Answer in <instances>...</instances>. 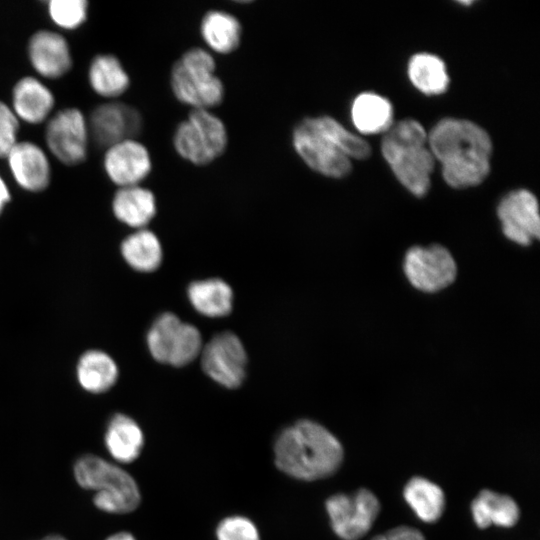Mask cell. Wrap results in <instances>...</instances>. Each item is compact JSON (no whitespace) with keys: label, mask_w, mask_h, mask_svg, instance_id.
I'll return each instance as SVG.
<instances>
[{"label":"cell","mask_w":540,"mask_h":540,"mask_svg":"<svg viewBox=\"0 0 540 540\" xmlns=\"http://www.w3.org/2000/svg\"><path fill=\"white\" fill-rule=\"evenodd\" d=\"M427 142L451 187H473L488 176L492 142L488 133L474 122L444 118L431 129Z\"/></svg>","instance_id":"cell-1"},{"label":"cell","mask_w":540,"mask_h":540,"mask_svg":"<svg viewBox=\"0 0 540 540\" xmlns=\"http://www.w3.org/2000/svg\"><path fill=\"white\" fill-rule=\"evenodd\" d=\"M275 464L296 479L314 481L333 475L344 459L341 442L324 426L304 419L284 429L274 445Z\"/></svg>","instance_id":"cell-2"},{"label":"cell","mask_w":540,"mask_h":540,"mask_svg":"<svg viewBox=\"0 0 540 540\" xmlns=\"http://www.w3.org/2000/svg\"><path fill=\"white\" fill-rule=\"evenodd\" d=\"M426 143L427 133L414 119L392 125L381 142L382 154L393 173L417 197L428 192L434 168V156Z\"/></svg>","instance_id":"cell-3"},{"label":"cell","mask_w":540,"mask_h":540,"mask_svg":"<svg viewBox=\"0 0 540 540\" xmlns=\"http://www.w3.org/2000/svg\"><path fill=\"white\" fill-rule=\"evenodd\" d=\"M73 473L84 489L93 490V503L101 511L123 514L135 510L141 499L133 477L120 466L96 455L77 459Z\"/></svg>","instance_id":"cell-4"},{"label":"cell","mask_w":540,"mask_h":540,"mask_svg":"<svg viewBox=\"0 0 540 540\" xmlns=\"http://www.w3.org/2000/svg\"><path fill=\"white\" fill-rule=\"evenodd\" d=\"M216 62L212 54L201 47L186 50L176 60L170 72L174 96L193 109L219 105L224 98V85L215 74Z\"/></svg>","instance_id":"cell-5"},{"label":"cell","mask_w":540,"mask_h":540,"mask_svg":"<svg viewBox=\"0 0 540 540\" xmlns=\"http://www.w3.org/2000/svg\"><path fill=\"white\" fill-rule=\"evenodd\" d=\"M228 144L223 121L206 109H193L173 134L176 152L195 165H206L218 158Z\"/></svg>","instance_id":"cell-6"},{"label":"cell","mask_w":540,"mask_h":540,"mask_svg":"<svg viewBox=\"0 0 540 540\" xmlns=\"http://www.w3.org/2000/svg\"><path fill=\"white\" fill-rule=\"evenodd\" d=\"M147 345L156 361L177 367L193 361L203 348L197 327L170 312L154 321L147 334Z\"/></svg>","instance_id":"cell-7"},{"label":"cell","mask_w":540,"mask_h":540,"mask_svg":"<svg viewBox=\"0 0 540 540\" xmlns=\"http://www.w3.org/2000/svg\"><path fill=\"white\" fill-rule=\"evenodd\" d=\"M325 508L334 533L342 540H359L376 521L381 504L377 496L367 488L351 494L337 493L325 502Z\"/></svg>","instance_id":"cell-8"},{"label":"cell","mask_w":540,"mask_h":540,"mask_svg":"<svg viewBox=\"0 0 540 540\" xmlns=\"http://www.w3.org/2000/svg\"><path fill=\"white\" fill-rule=\"evenodd\" d=\"M292 144L306 165L324 176L343 178L352 170L351 159L317 128L311 117L294 126Z\"/></svg>","instance_id":"cell-9"},{"label":"cell","mask_w":540,"mask_h":540,"mask_svg":"<svg viewBox=\"0 0 540 540\" xmlns=\"http://www.w3.org/2000/svg\"><path fill=\"white\" fill-rule=\"evenodd\" d=\"M404 272L418 290L433 293L449 286L457 274L456 262L443 246L410 248L404 259Z\"/></svg>","instance_id":"cell-10"},{"label":"cell","mask_w":540,"mask_h":540,"mask_svg":"<svg viewBox=\"0 0 540 540\" xmlns=\"http://www.w3.org/2000/svg\"><path fill=\"white\" fill-rule=\"evenodd\" d=\"M88 139L87 119L77 108L62 109L47 122V147L65 165H78L86 159Z\"/></svg>","instance_id":"cell-11"},{"label":"cell","mask_w":540,"mask_h":540,"mask_svg":"<svg viewBox=\"0 0 540 540\" xmlns=\"http://www.w3.org/2000/svg\"><path fill=\"white\" fill-rule=\"evenodd\" d=\"M203 371L215 382L226 388H237L246 375L247 354L232 332H222L212 337L201 351Z\"/></svg>","instance_id":"cell-12"},{"label":"cell","mask_w":540,"mask_h":540,"mask_svg":"<svg viewBox=\"0 0 540 540\" xmlns=\"http://www.w3.org/2000/svg\"><path fill=\"white\" fill-rule=\"evenodd\" d=\"M89 137L106 149L126 139H134L142 128L140 112L122 102H108L95 107L87 120Z\"/></svg>","instance_id":"cell-13"},{"label":"cell","mask_w":540,"mask_h":540,"mask_svg":"<svg viewBox=\"0 0 540 540\" xmlns=\"http://www.w3.org/2000/svg\"><path fill=\"white\" fill-rule=\"evenodd\" d=\"M497 215L504 235L511 241L528 246L540 235L538 202L525 189L508 193L497 207Z\"/></svg>","instance_id":"cell-14"},{"label":"cell","mask_w":540,"mask_h":540,"mask_svg":"<svg viewBox=\"0 0 540 540\" xmlns=\"http://www.w3.org/2000/svg\"><path fill=\"white\" fill-rule=\"evenodd\" d=\"M104 170L119 187L139 185L152 169L148 149L136 139H126L107 148Z\"/></svg>","instance_id":"cell-15"},{"label":"cell","mask_w":540,"mask_h":540,"mask_svg":"<svg viewBox=\"0 0 540 540\" xmlns=\"http://www.w3.org/2000/svg\"><path fill=\"white\" fill-rule=\"evenodd\" d=\"M9 169L24 190L40 192L50 183L51 169L46 153L30 141L17 142L6 157Z\"/></svg>","instance_id":"cell-16"},{"label":"cell","mask_w":540,"mask_h":540,"mask_svg":"<svg viewBox=\"0 0 540 540\" xmlns=\"http://www.w3.org/2000/svg\"><path fill=\"white\" fill-rule=\"evenodd\" d=\"M28 56L34 70L42 77L56 79L65 75L72 66L66 39L59 33L40 30L28 43Z\"/></svg>","instance_id":"cell-17"},{"label":"cell","mask_w":540,"mask_h":540,"mask_svg":"<svg viewBox=\"0 0 540 540\" xmlns=\"http://www.w3.org/2000/svg\"><path fill=\"white\" fill-rule=\"evenodd\" d=\"M54 102L50 89L35 77H23L14 85L12 110L18 119L27 123L44 122L49 117Z\"/></svg>","instance_id":"cell-18"},{"label":"cell","mask_w":540,"mask_h":540,"mask_svg":"<svg viewBox=\"0 0 540 540\" xmlns=\"http://www.w3.org/2000/svg\"><path fill=\"white\" fill-rule=\"evenodd\" d=\"M471 514L476 526L486 529L491 525L511 528L520 518V508L509 495L482 489L471 502Z\"/></svg>","instance_id":"cell-19"},{"label":"cell","mask_w":540,"mask_h":540,"mask_svg":"<svg viewBox=\"0 0 540 540\" xmlns=\"http://www.w3.org/2000/svg\"><path fill=\"white\" fill-rule=\"evenodd\" d=\"M112 210L122 223L142 229L156 214V198L151 190L140 185L119 187L113 197Z\"/></svg>","instance_id":"cell-20"},{"label":"cell","mask_w":540,"mask_h":540,"mask_svg":"<svg viewBox=\"0 0 540 540\" xmlns=\"http://www.w3.org/2000/svg\"><path fill=\"white\" fill-rule=\"evenodd\" d=\"M104 442L111 457L119 463H131L141 453L144 436L140 426L124 414L114 415L106 428Z\"/></svg>","instance_id":"cell-21"},{"label":"cell","mask_w":540,"mask_h":540,"mask_svg":"<svg viewBox=\"0 0 540 540\" xmlns=\"http://www.w3.org/2000/svg\"><path fill=\"white\" fill-rule=\"evenodd\" d=\"M200 34L212 50L228 54L238 48L242 37V26L232 13L213 9L203 15L200 22Z\"/></svg>","instance_id":"cell-22"},{"label":"cell","mask_w":540,"mask_h":540,"mask_svg":"<svg viewBox=\"0 0 540 540\" xmlns=\"http://www.w3.org/2000/svg\"><path fill=\"white\" fill-rule=\"evenodd\" d=\"M403 497L416 516L425 523H435L443 515L446 498L442 488L422 476L410 478L403 488Z\"/></svg>","instance_id":"cell-23"},{"label":"cell","mask_w":540,"mask_h":540,"mask_svg":"<svg viewBox=\"0 0 540 540\" xmlns=\"http://www.w3.org/2000/svg\"><path fill=\"white\" fill-rule=\"evenodd\" d=\"M187 293L191 305L204 316L223 317L231 312L233 292L222 279L194 281L189 285Z\"/></svg>","instance_id":"cell-24"},{"label":"cell","mask_w":540,"mask_h":540,"mask_svg":"<svg viewBox=\"0 0 540 540\" xmlns=\"http://www.w3.org/2000/svg\"><path fill=\"white\" fill-rule=\"evenodd\" d=\"M351 116L355 127L363 134L386 132L393 125L391 103L372 92H364L355 98Z\"/></svg>","instance_id":"cell-25"},{"label":"cell","mask_w":540,"mask_h":540,"mask_svg":"<svg viewBox=\"0 0 540 540\" xmlns=\"http://www.w3.org/2000/svg\"><path fill=\"white\" fill-rule=\"evenodd\" d=\"M91 88L100 96L115 98L129 87V76L119 59L110 54H100L93 58L88 70Z\"/></svg>","instance_id":"cell-26"},{"label":"cell","mask_w":540,"mask_h":540,"mask_svg":"<svg viewBox=\"0 0 540 540\" xmlns=\"http://www.w3.org/2000/svg\"><path fill=\"white\" fill-rule=\"evenodd\" d=\"M121 252L125 261L140 272L156 270L163 257L158 237L145 228L138 229L126 237L121 244Z\"/></svg>","instance_id":"cell-27"},{"label":"cell","mask_w":540,"mask_h":540,"mask_svg":"<svg viewBox=\"0 0 540 540\" xmlns=\"http://www.w3.org/2000/svg\"><path fill=\"white\" fill-rule=\"evenodd\" d=\"M80 385L92 393H101L110 389L118 377V368L114 360L106 353L91 350L83 354L77 366Z\"/></svg>","instance_id":"cell-28"},{"label":"cell","mask_w":540,"mask_h":540,"mask_svg":"<svg viewBox=\"0 0 540 540\" xmlns=\"http://www.w3.org/2000/svg\"><path fill=\"white\" fill-rule=\"evenodd\" d=\"M408 75L412 84L426 95H440L449 84L444 62L436 55L418 53L408 63Z\"/></svg>","instance_id":"cell-29"},{"label":"cell","mask_w":540,"mask_h":540,"mask_svg":"<svg viewBox=\"0 0 540 540\" xmlns=\"http://www.w3.org/2000/svg\"><path fill=\"white\" fill-rule=\"evenodd\" d=\"M320 129L347 157L364 160L371 155L369 144L326 115L311 117Z\"/></svg>","instance_id":"cell-30"},{"label":"cell","mask_w":540,"mask_h":540,"mask_svg":"<svg viewBox=\"0 0 540 540\" xmlns=\"http://www.w3.org/2000/svg\"><path fill=\"white\" fill-rule=\"evenodd\" d=\"M47 8L51 20L57 26L73 30L85 22L88 3L85 0H50Z\"/></svg>","instance_id":"cell-31"},{"label":"cell","mask_w":540,"mask_h":540,"mask_svg":"<svg viewBox=\"0 0 540 540\" xmlns=\"http://www.w3.org/2000/svg\"><path fill=\"white\" fill-rule=\"evenodd\" d=\"M218 540H260L254 523L243 516H230L223 519L217 529Z\"/></svg>","instance_id":"cell-32"},{"label":"cell","mask_w":540,"mask_h":540,"mask_svg":"<svg viewBox=\"0 0 540 540\" xmlns=\"http://www.w3.org/2000/svg\"><path fill=\"white\" fill-rule=\"evenodd\" d=\"M18 120L12 108L0 101V158H6L18 142Z\"/></svg>","instance_id":"cell-33"},{"label":"cell","mask_w":540,"mask_h":540,"mask_svg":"<svg viewBox=\"0 0 540 540\" xmlns=\"http://www.w3.org/2000/svg\"><path fill=\"white\" fill-rule=\"evenodd\" d=\"M372 540H426L420 530L411 526H397L383 534L376 535Z\"/></svg>","instance_id":"cell-34"},{"label":"cell","mask_w":540,"mask_h":540,"mask_svg":"<svg viewBox=\"0 0 540 540\" xmlns=\"http://www.w3.org/2000/svg\"><path fill=\"white\" fill-rule=\"evenodd\" d=\"M11 196L9 189L3 180V178L0 176V213L2 212L5 205L10 201Z\"/></svg>","instance_id":"cell-35"},{"label":"cell","mask_w":540,"mask_h":540,"mask_svg":"<svg viewBox=\"0 0 540 540\" xmlns=\"http://www.w3.org/2000/svg\"><path fill=\"white\" fill-rule=\"evenodd\" d=\"M105 540H136L131 533L128 532H118L110 535Z\"/></svg>","instance_id":"cell-36"},{"label":"cell","mask_w":540,"mask_h":540,"mask_svg":"<svg viewBox=\"0 0 540 540\" xmlns=\"http://www.w3.org/2000/svg\"><path fill=\"white\" fill-rule=\"evenodd\" d=\"M41 540H67L61 535H48Z\"/></svg>","instance_id":"cell-37"}]
</instances>
